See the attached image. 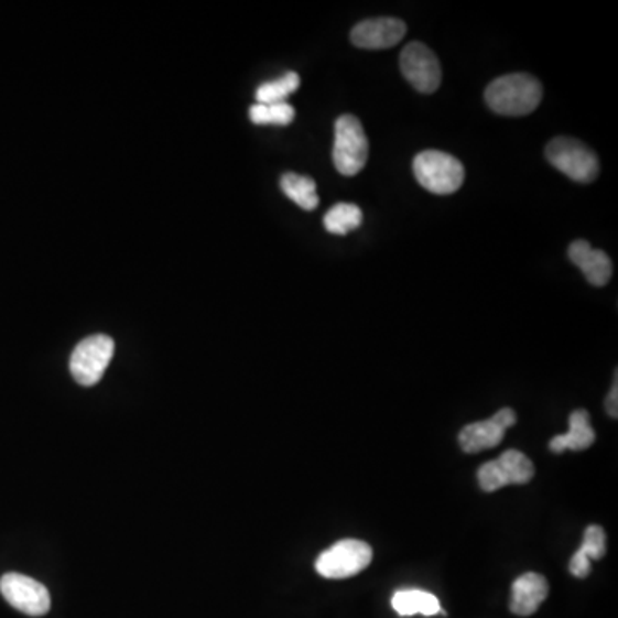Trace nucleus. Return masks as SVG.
I'll return each mask as SVG.
<instances>
[{
  "label": "nucleus",
  "instance_id": "nucleus-1",
  "mask_svg": "<svg viewBox=\"0 0 618 618\" xmlns=\"http://www.w3.org/2000/svg\"><path fill=\"white\" fill-rule=\"evenodd\" d=\"M485 98L488 107L500 116H528L540 106L543 86L534 76L524 73L507 75L488 85Z\"/></svg>",
  "mask_w": 618,
  "mask_h": 618
},
{
  "label": "nucleus",
  "instance_id": "nucleus-2",
  "mask_svg": "<svg viewBox=\"0 0 618 618\" xmlns=\"http://www.w3.org/2000/svg\"><path fill=\"white\" fill-rule=\"evenodd\" d=\"M370 144L361 121L353 113H344L335 121L334 159L335 169L343 175L359 174L368 162Z\"/></svg>",
  "mask_w": 618,
  "mask_h": 618
},
{
  "label": "nucleus",
  "instance_id": "nucleus-3",
  "mask_svg": "<svg viewBox=\"0 0 618 618\" xmlns=\"http://www.w3.org/2000/svg\"><path fill=\"white\" fill-rule=\"evenodd\" d=\"M412 171L418 183L435 195H452L464 183V165L455 156L438 150H426L416 155Z\"/></svg>",
  "mask_w": 618,
  "mask_h": 618
},
{
  "label": "nucleus",
  "instance_id": "nucleus-4",
  "mask_svg": "<svg viewBox=\"0 0 618 618\" xmlns=\"http://www.w3.org/2000/svg\"><path fill=\"white\" fill-rule=\"evenodd\" d=\"M550 164L576 183L589 184L598 177L599 160L583 141L574 138H555L546 147Z\"/></svg>",
  "mask_w": 618,
  "mask_h": 618
},
{
  "label": "nucleus",
  "instance_id": "nucleus-5",
  "mask_svg": "<svg viewBox=\"0 0 618 618\" xmlns=\"http://www.w3.org/2000/svg\"><path fill=\"white\" fill-rule=\"evenodd\" d=\"M373 561L370 544L359 540H343L332 544L316 559V572L327 579L358 576Z\"/></svg>",
  "mask_w": 618,
  "mask_h": 618
},
{
  "label": "nucleus",
  "instance_id": "nucleus-6",
  "mask_svg": "<svg viewBox=\"0 0 618 618\" xmlns=\"http://www.w3.org/2000/svg\"><path fill=\"white\" fill-rule=\"evenodd\" d=\"M113 349H116V344L109 335H91V337L83 338L71 355V375L79 386H95L101 380L107 366L112 361Z\"/></svg>",
  "mask_w": 618,
  "mask_h": 618
},
{
  "label": "nucleus",
  "instance_id": "nucleus-7",
  "mask_svg": "<svg viewBox=\"0 0 618 618\" xmlns=\"http://www.w3.org/2000/svg\"><path fill=\"white\" fill-rule=\"evenodd\" d=\"M534 476V466L528 455L519 451L503 452L497 460L479 467L478 481L483 491L500 490L507 485H525Z\"/></svg>",
  "mask_w": 618,
  "mask_h": 618
},
{
  "label": "nucleus",
  "instance_id": "nucleus-8",
  "mask_svg": "<svg viewBox=\"0 0 618 618\" xmlns=\"http://www.w3.org/2000/svg\"><path fill=\"white\" fill-rule=\"evenodd\" d=\"M0 593L12 608L30 617H42L51 610V593L32 577L9 572L0 579Z\"/></svg>",
  "mask_w": 618,
  "mask_h": 618
},
{
  "label": "nucleus",
  "instance_id": "nucleus-9",
  "mask_svg": "<svg viewBox=\"0 0 618 618\" xmlns=\"http://www.w3.org/2000/svg\"><path fill=\"white\" fill-rule=\"evenodd\" d=\"M401 69L404 78L420 94H435L442 85V66L432 48L424 43L411 42L401 54Z\"/></svg>",
  "mask_w": 618,
  "mask_h": 618
},
{
  "label": "nucleus",
  "instance_id": "nucleus-10",
  "mask_svg": "<svg viewBox=\"0 0 618 618\" xmlns=\"http://www.w3.org/2000/svg\"><path fill=\"white\" fill-rule=\"evenodd\" d=\"M518 421L516 412L510 408L500 409L490 420L467 424L459 433V444L467 454H478L502 444L507 429Z\"/></svg>",
  "mask_w": 618,
  "mask_h": 618
},
{
  "label": "nucleus",
  "instance_id": "nucleus-11",
  "mask_svg": "<svg viewBox=\"0 0 618 618\" xmlns=\"http://www.w3.org/2000/svg\"><path fill=\"white\" fill-rule=\"evenodd\" d=\"M405 32L408 26L404 21L397 18H373L356 24L355 30L350 32V42L359 48L383 51L401 43Z\"/></svg>",
  "mask_w": 618,
  "mask_h": 618
},
{
  "label": "nucleus",
  "instance_id": "nucleus-12",
  "mask_svg": "<svg viewBox=\"0 0 618 618\" xmlns=\"http://www.w3.org/2000/svg\"><path fill=\"white\" fill-rule=\"evenodd\" d=\"M568 258L572 263L579 267L581 272L586 275L587 282L595 288H603L610 282L614 275V264L601 249L593 248L589 242L584 239H577L568 246Z\"/></svg>",
  "mask_w": 618,
  "mask_h": 618
},
{
  "label": "nucleus",
  "instance_id": "nucleus-13",
  "mask_svg": "<svg viewBox=\"0 0 618 618\" xmlns=\"http://www.w3.org/2000/svg\"><path fill=\"white\" fill-rule=\"evenodd\" d=\"M549 581L536 572H525L519 579L513 581L512 596H510V611L519 617L536 614L549 596Z\"/></svg>",
  "mask_w": 618,
  "mask_h": 618
},
{
  "label": "nucleus",
  "instance_id": "nucleus-14",
  "mask_svg": "<svg viewBox=\"0 0 618 618\" xmlns=\"http://www.w3.org/2000/svg\"><path fill=\"white\" fill-rule=\"evenodd\" d=\"M589 412L577 409L568 418V432L565 435L553 436L550 451L561 454L564 451H586L595 444L596 433L593 430Z\"/></svg>",
  "mask_w": 618,
  "mask_h": 618
},
{
  "label": "nucleus",
  "instance_id": "nucleus-15",
  "mask_svg": "<svg viewBox=\"0 0 618 618\" xmlns=\"http://www.w3.org/2000/svg\"><path fill=\"white\" fill-rule=\"evenodd\" d=\"M392 608L401 617H412V615H424V617H433V615L445 614L440 607L438 598L432 593L421 592V589H402L392 596Z\"/></svg>",
  "mask_w": 618,
  "mask_h": 618
},
{
  "label": "nucleus",
  "instance_id": "nucleus-16",
  "mask_svg": "<svg viewBox=\"0 0 618 618\" xmlns=\"http://www.w3.org/2000/svg\"><path fill=\"white\" fill-rule=\"evenodd\" d=\"M281 187L285 196L300 205L303 210L312 212L318 206L319 198L316 195V183L312 177L288 172L282 175Z\"/></svg>",
  "mask_w": 618,
  "mask_h": 618
},
{
  "label": "nucleus",
  "instance_id": "nucleus-17",
  "mask_svg": "<svg viewBox=\"0 0 618 618\" xmlns=\"http://www.w3.org/2000/svg\"><path fill=\"white\" fill-rule=\"evenodd\" d=\"M361 224V208L358 205H353V203H337L323 218L325 229L330 234H337V236H346L350 230L358 229Z\"/></svg>",
  "mask_w": 618,
  "mask_h": 618
},
{
  "label": "nucleus",
  "instance_id": "nucleus-18",
  "mask_svg": "<svg viewBox=\"0 0 618 618\" xmlns=\"http://www.w3.org/2000/svg\"><path fill=\"white\" fill-rule=\"evenodd\" d=\"M294 117H296V110L288 101H281V104H254L249 109V119L254 124L260 126H288L294 121Z\"/></svg>",
  "mask_w": 618,
  "mask_h": 618
},
{
  "label": "nucleus",
  "instance_id": "nucleus-19",
  "mask_svg": "<svg viewBox=\"0 0 618 618\" xmlns=\"http://www.w3.org/2000/svg\"><path fill=\"white\" fill-rule=\"evenodd\" d=\"M301 79L297 73H285L281 78L275 82L263 83L258 86L257 101L258 104H281L285 101L289 95L300 88Z\"/></svg>",
  "mask_w": 618,
  "mask_h": 618
},
{
  "label": "nucleus",
  "instance_id": "nucleus-20",
  "mask_svg": "<svg viewBox=\"0 0 618 618\" xmlns=\"http://www.w3.org/2000/svg\"><path fill=\"white\" fill-rule=\"evenodd\" d=\"M581 550L586 553L589 561H601L607 553V534L601 525H589L584 531L583 544Z\"/></svg>",
  "mask_w": 618,
  "mask_h": 618
},
{
  "label": "nucleus",
  "instance_id": "nucleus-21",
  "mask_svg": "<svg viewBox=\"0 0 618 618\" xmlns=\"http://www.w3.org/2000/svg\"><path fill=\"white\" fill-rule=\"evenodd\" d=\"M568 568H571L572 576H576L577 579H584V577L589 576V572H592V561H589L586 553L579 549L574 553V556H572Z\"/></svg>",
  "mask_w": 618,
  "mask_h": 618
},
{
  "label": "nucleus",
  "instance_id": "nucleus-22",
  "mask_svg": "<svg viewBox=\"0 0 618 618\" xmlns=\"http://www.w3.org/2000/svg\"><path fill=\"white\" fill-rule=\"evenodd\" d=\"M618 380L617 375H615L614 387H611L610 393H608L607 402H605V408H607L608 416H618Z\"/></svg>",
  "mask_w": 618,
  "mask_h": 618
}]
</instances>
